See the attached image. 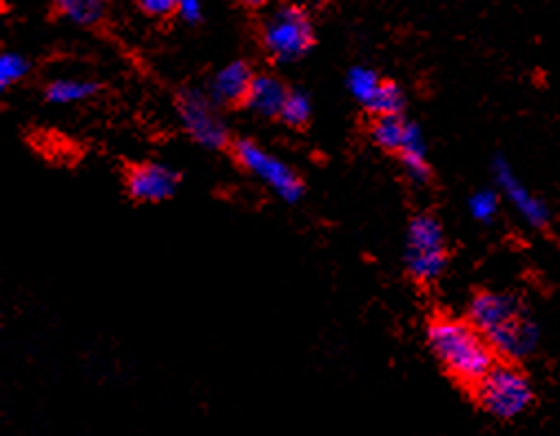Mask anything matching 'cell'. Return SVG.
<instances>
[{"mask_svg": "<svg viewBox=\"0 0 560 436\" xmlns=\"http://www.w3.org/2000/svg\"><path fill=\"white\" fill-rule=\"evenodd\" d=\"M470 323L486 337L492 351L510 362L532 355L538 345V326L527 306L508 293H479L470 304Z\"/></svg>", "mask_w": 560, "mask_h": 436, "instance_id": "cell-1", "label": "cell"}, {"mask_svg": "<svg viewBox=\"0 0 560 436\" xmlns=\"http://www.w3.org/2000/svg\"><path fill=\"white\" fill-rule=\"evenodd\" d=\"M428 343L450 377L463 386L475 388L497 364L492 345L470 321L434 317L428 326Z\"/></svg>", "mask_w": 560, "mask_h": 436, "instance_id": "cell-2", "label": "cell"}, {"mask_svg": "<svg viewBox=\"0 0 560 436\" xmlns=\"http://www.w3.org/2000/svg\"><path fill=\"white\" fill-rule=\"evenodd\" d=\"M479 405L497 419H516L534 401V388L527 375L512 362L494 368L475 386Z\"/></svg>", "mask_w": 560, "mask_h": 436, "instance_id": "cell-3", "label": "cell"}, {"mask_svg": "<svg viewBox=\"0 0 560 436\" xmlns=\"http://www.w3.org/2000/svg\"><path fill=\"white\" fill-rule=\"evenodd\" d=\"M261 45L277 62L304 58L315 45V30L308 14L298 5L279 8L261 27Z\"/></svg>", "mask_w": 560, "mask_h": 436, "instance_id": "cell-4", "label": "cell"}, {"mask_svg": "<svg viewBox=\"0 0 560 436\" xmlns=\"http://www.w3.org/2000/svg\"><path fill=\"white\" fill-rule=\"evenodd\" d=\"M447 264V250L443 228L432 215H417L406 235V267L408 273L421 282H434L441 278Z\"/></svg>", "mask_w": 560, "mask_h": 436, "instance_id": "cell-5", "label": "cell"}, {"mask_svg": "<svg viewBox=\"0 0 560 436\" xmlns=\"http://www.w3.org/2000/svg\"><path fill=\"white\" fill-rule=\"evenodd\" d=\"M235 157L237 162L255 176L259 182H264L277 198L284 202H300L304 196V185L298 178V173L279 160L277 155L268 153L259 144L250 140H240L235 144Z\"/></svg>", "mask_w": 560, "mask_h": 436, "instance_id": "cell-6", "label": "cell"}, {"mask_svg": "<svg viewBox=\"0 0 560 436\" xmlns=\"http://www.w3.org/2000/svg\"><path fill=\"white\" fill-rule=\"evenodd\" d=\"M179 120L198 144L207 149H222L229 140V129L224 120L215 111V103L211 96L200 92H184L177 101Z\"/></svg>", "mask_w": 560, "mask_h": 436, "instance_id": "cell-7", "label": "cell"}, {"mask_svg": "<svg viewBox=\"0 0 560 436\" xmlns=\"http://www.w3.org/2000/svg\"><path fill=\"white\" fill-rule=\"evenodd\" d=\"M177 189V173L164 164L147 162L138 164L127 176V191L140 202H162L168 200Z\"/></svg>", "mask_w": 560, "mask_h": 436, "instance_id": "cell-8", "label": "cell"}, {"mask_svg": "<svg viewBox=\"0 0 560 436\" xmlns=\"http://www.w3.org/2000/svg\"><path fill=\"white\" fill-rule=\"evenodd\" d=\"M494 178H497L499 189L505 193L510 204L518 211V215L527 224L540 228V226H545L549 222L547 207L538 198L532 196V191L518 180V176H516V173L512 170V166L503 157H499L494 162Z\"/></svg>", "mask_w": 560, "mask_h": 436, "instance_id": "cell-9", "label": "cell"}, {"mask_svg": "<svg viewBox=\"0 0 560 436\" xmlns=\"http://www.w3.org/2000/svg\"><path fill=\"white\" fill-rule=\"evenodd\" d=\"M253 71L244 60L224 64L211 80V101L218 105L244 103L253 84Z\"/></svg>", "mask_w": 560, "mask_h": 436, "instance_id": "cell-10", "label": "cell"}, {"mask_svg": "<svg viewBox=\"0 0 560 436\" xmlns=\"http://www.w3.org/2000/svg\"><path fill=\"white\" fill-rule=\"evenodd\" d=\"M287 96H289V92L282 84V80H277L275 75H268V73H261V75L253 78V84H250L244 105L255 116H261V118L277 116L279 118V114H282V107L287 103Z\"/></svg>", "mask_w": 560, "mask_h": 436, "instance_id": "cell-11", "label": "cell"}, {"mask_svg": "<svg viewBox=\"0 0 560 436\" xmlns=\"http://www.w3.org/2000/svg\"><path fill=\"white\" fill-rule=\"evenodd\" d=\"M399 155H401V164L408 173V178L415 185H425L430 180V162H428L425 140H423L421 129L412 122H410V131H408V138L404 142Z\"/></svg>", "mask_w": 560, "mask_h": 436, "instance_id": "cell-12", "label": "cell"}, {"mask_svg": "<svg viewBox=\"0 0 560 436\" xmlns=\"http://www.w3.org/2000/svg\"><path fill=\"white\" fill-rule=\"evenodd\" d=\"M410 131V122L404 120V116H380L372 122L370 138L380 149L399 153Z\"/></svg>", "mask_w": 560, "mask_h": 436, "instance_id": "cell-13", "label": "cell"}, {"mask_svg": "<svg viewBox=\"0 0 560 436\" xmlns=\"http://www.w3.org/2000/svg\"><path fill=\"white\" fill-rule=\"evenodd\" d=\"M54 5L60 16L82 27L101 23L107 12V0H54Z\"/></svg>", "mask_w": 560, "mask_h": 436, "instance_id": "cell-14", "label": "cell"}, {"mask_svg": "<svg viewBox=\"0 0 560 436\" xmlns=\"http://www.w3.org/2000/svg\"><path fill=\"white\" fill-rule=\"evenodd\" d=\"M96 90H98L96 82L60 78L47 86V101L51 105H75V103L89 101L93 94H96Z\"/></svg>", "mask_w": 560, "mask_h": 436, "instance_id": "cell-15", "label": "cell"}, {"mask_svg": "<svg viewBox=\"0 0 560 436\" xmlns=\"http://www.w3.org/2000/svg\"><path fill=\"white\" fill-rule=\"evenodd\" d=\"M346 84L350 96L368 109L370 103L380 94L384 80L377 75V71H372L368 67H352L346 78Z\"/></svg>", "mask_w": 560, "mask_h": 436, "instance_id": "cell-16", "label": "cell"}, {"mask_svg": "<svg viewBox=\"0 0 560 436\" xmlns=\"http://www.w3.org/2000/svg\"><path fill=\"white\" fill-rule=\"evenodd\" d=\"M404 107H406V96L401 86L397 82L384 80L380 94L370 103L368 109L380 118V116H401Z\"/></svg>", "mask_w": 560, "mask_h": 436, "instance_id": "cell-17", "label": "cell"}, {"mask_svg": "<svg viewBox=\"0 0 560 436\" xmlns=\"http://www.w3.org/2000/svg\"><path fill=\"white\" fill-rule=\"evenodd\" d=\"M311 114H313L311 98L304 92H289L279 118H282L289 127H304L308 122Z\"/></svg>", "mask_w": 560, "mask_h": 436, "instance_id": "cell-18", "label": "cell"}, {"mask_svg": "<svg viewBox=\"0 0 560 436\" xmlns=\"http://www.w3.org/2000/svg\"><path fill=\"white\" fill-rule=\"evenodd\" d=\"M30 71V60L21 54L8 51L0 56V86L8 90V86L16 84L19 80H23Z\"/></svg>", "mask_w": 560, "mask_h": 436, "instance_id": "cell-19", "label": "cell"}, {"mask_svg": "<svg viewBox=\"0 0 560 436\" xmlns=\"http://www.w3.org/2000/svg\"><path fill=\"white\" fill-rule=\"evenodd\" d=\"M468 207H470V213H472L475 220L488 224V222H492V220L497 217V213H499V198H497L494 191H479V193H475V196L470 198Z\"/></svg>", "mask_w": 560, "mask_h": 436, "instance_id": "cell-20", "label": "cell"}, {"mask_svg": "<svg viewBox=\"0 0 560 436\" xmlns=\"http://www.w3.org/2000/svg\"><path fill=\"white\" fill-rule=\"evenodd\" d=\"M140 8L147 16L166 19L177 12V0H140Z\"/></svg>", "mask_w": 560, "mask_h": 436, "instance_id": "cell-21", "label": "cell"}, {"mask_svg": "<svg viewBox=\"0 0 560 436\" xmlns=\"http://www.w3.org/2000/svg\"><path fill=\"white\" fill-rule=\"evenodd\" d=\"M177 14L186 23H198L202 19V0H177Z\"/></svg>", "mask_w": 560, "mask_h": 436, "instance_id": "cell-22", "label": "cell"}, {"mask_svg": "<svg viewBox=\"0 0 560 436\" xmlns=\"http://www.w3.org/2000/svg\"><path fill=\"white\" fill-rule=\"evenodd\" d=\"M240 3L244 8H248V10H261V8H266L270 3V0H240Z\"/></svg>", "mask_w": 560, "mask_h": 436, "instance_id": "cell-23", "label": "cell"}]
</instances>
